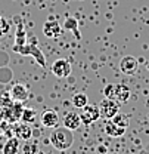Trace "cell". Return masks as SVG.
<instances>
[{
    "mask_svg": "<svg viewBox=\"0 0 149 154\" xmlns=\"http://www.w3.org/2000/svg\"><path fill=\"white\" fill-rule=\"evenodd\" d=\"M73 142H74L73 131H70L65 126L53 128L50 134V144L53 145V148H56L58 151H67L68 148H71Z\"/></svg>",
    "mask_w": 149,
    "mask_h": 154,
    "instance_id": "6da1fadb",
    "label": "cell"
},
{
    "mask_svg": "<svg viewBox=\"0 0 149 154\" xmlns=\"http://www.w3.org/2000/svg\"><path fill=\"white\" fill-rule=\"evenodd\" d=\"M99 110H100V117L103 119H112L114 116L120 113V102L112 99V98H105L100 101L99 104Z\"/></svg>",
    "mask_w": 149,
    "mask_h": 154,
    "instance_id": "7a4b0ae2",
    "label": "cell"
},
{
    "mask_svg": "<svg viewBox=\"0 0 149 154\" xmlns=\"http://www.w3.org/2000/svg\"><path fill=\"white\" fill-rule=\"evenodd\" d=\"M80 117H81V123H84V125H90V123L97 122V120L100 119V110H99V105L87 104L86 107L81 108Z\"/></svg>",
    "mask_w": 149,
    "mask_h": 154,
    "instance_id": "3957f363",
    "label": "cell"
},
{
    "mask_svg": "<svg viewBox=\"0 0 149 154\" xmlns=\"http://www.w3.org/2000/svg\"><path fill=\"white\" fill-rule=\"evenodd\" d=\"M73 68H71V62L65 58H59L52 64V73L59 79H65L71 74Z\"/></svg>",
    "mask_w": 149,
    "mask_h": 154,
    "instance_id": "277c9868",
    "label": "cell"
},
{
    "mask_svg": "<svg viewBox=\"0 0 149 154\" xmlns=\"http://www.w3.org/2000/svg\"><path fill=\"white\" fill-rule=\"evenodd\" d=\"M120 70H121V73H124L127 76H133L139 70V62H137V59L134 57L127 55V57H124L120 61Z\"/></svg>",
    "mask_w": 149,
    "mask_h": 154,
    "instance_id": "5b68a950",
    "label": "cell"
},
{
    "mask_svg": "<svg viewBox=\"0 0 149 154\" xmlns=\"http://www.w3.org/2000/svg\"><path fill=\"white\" fill-rule=\"evenodd\" d=\"M62 123L70 131H77L80 128V125H81V117H80V114L77 111H70V113H67L64 116Z\"/></svg>",
    "mask_w": 149,
    "mask_h": 154,
    "instance_id": "8992f818",
    "label": "cell"
},
{
    "mask_svg": "<svg viewBox=\"0 0 149 154\" xmlns=\"http://www.w3.org/2000/svg\"><path fill=\"white\" fill-rule=\"evenodd\" d=\"M40 120H41V125H43L44 128H58V125H59V122H61L58 113L53 111V110L44 111L43 114L40 116Z\"/></svg>",
    "mask_w": 149,
    "mask_h": 154,
    "instance_id": "52a82bcc",
    "label": "cell"
},
{
    "mask_svg": "<svg viewBox=\"0 0 149 154\" xmlns=\"http://www.w3.org/2000/svg\"><path fill=\"white\" fill-rule=\"evenodd\" d=\"M61 33H62V28H61V25L56 21H46L44 22V25H43V34L47 38L59 37Z\"/></svg>",
    "mask_w": 149,
    "mask_h": 154,
    "instance_id": "ba28073f",
    "label": "cell"
},
{
    "mask_svg": "<svg viewBox=\"0 0 149 154\" xmlns=\"http://www.w3.org/2000/svg\"><path fill=\"white\" fill-rule=\"evenodd\" d=\"M105 134L108 135V136H112V138H120V136H123V135L126 134V128H121V126H118L112 119H108L106 122H105Z\"/></svg>",
    "mask_w": 149,
    "mask_h": 154,
    "instance_id": "9c48e42d",
    "label": "cell"
},
{
    "mask_svg": "<svg viewBox=\"0 0 149 154\" xmlns=\"http://www.w3.org/2000/svg\"><path fill=\"white\" fill-rule=\"evenodd\" d=\"M10 96L16 101V102H24L28 99L30 96V92H28V88L25 85H21V83H16L12 91H10Z\"/></svg>",
    "mask_w": 149,
    "mask_h": 154,
    "instance_id": "30bf717a",
    "label": "cell"
},
{
    "mask_svg": "<svg viewBox=\"0 0 149 154\" xmlns=\"http://www.w3.org/2000/svg\"><path fill=\"white\" fill-rule=\"evenodd\" d=\"M130 88L126 85V83H118V85H115V96H114V99L115 101H118L120 104H123V102H127L129 99H130Z\"/></svg>",
    "mask_w": 149,
    "mask_h": 154,
    "instance_id": "8fae6325",
    "label": "cell"
},
{
    "mask_svg": "<svg viewBox=\"0 0 149 154\" xmlns=\"http://www.w3.org/2000/svg\"><path fill=\"white\" fill-rule=\"evenodd\" d=\"M15 134H16V138H18V139L28 141V139H31V136H33V129H31V126H28V123H22V125L16 126Z\"/></svg>",
    "mask_w": 149,
    "mask_h": 154,
    "instance_id": "7c38bea8",
    "label": "cell"
},
{
    "mask_svg": "<svg viewBox=\"0 0 149 154\" xmlns=\"http://www.w3.org/2000/svg\"><path fill=\"white\" fill-rule=\"evenodd\" d=\"M3 154H18L19 153V139L18 138H10L7 142L3 145Z\"/></svg>",
    "mask_w": 149,
    "mask_h": 154,
    "instance_id": "4fadbf2b",
    "label": "cell"
},
{
    "mask_svg": "<svg viewBox=\"0 0 149 154\" xmlns=\"http://www.w3.org/2000/svg\"><path fill=\"white\" fill-rule=\"evenodd\" d=\"M89 104V99H87V95L86 94H83V92H80V94H75L73 95V105H74L75 108H83V107H86Z\"/></svg>",
    "mask_w": 149,
    "mask_h": 154,
    "instance_id": "5bb4252c",
    "label": "cell"
},
{
    "mask_svg": "<svg viewBox=\"0 0 149 154\" xmlns=\"http://www.w3.org/2000/svg\"><path fill=\"white\" fill-rule=\"evenodd\" d=\"M22 154H38V144L36 141H25V144L22 145Z\"/></svg>",
    "mask_w": 149,
    "mask_h": 154,
    "instance_id": "9a60e30c",
    "label": "cell"
},
{
    "mask_svg": "<svg viewBox=\"0 0 149 154\" xmlns=\"http://www.w3.org/2000/svg\"><path fill=\"white\" fill-rule=\"evenodd\" d=\"M36 116H37V111H36L34 108H24L21 120H22L24 123H33V122L36 120Z\"/></svg>",
    "mask_w": 149,
    "mask_h": 154,
    "instance_id": "2e32d148",
    "label": "cell"
},
{
    "mask_svg": "<svg viewBox=\"0 0 149 154\" xmlns=\"http://www.w3.org/2000/svg\"><path fill=\"white\" fill-rule=\"evenodd\" d=\"M112 120L118 125V126H121V128H129V125H130V119H129V116L126 114H121V113H118L117 116H114L112 117Z\"/></svg>",
    "mask_w": 149,
    "mask_h": 154,
    "instance_id": "e0dca14e",
    "label": "cell"
},
{
    "mask_svg": "<svg viewBox=\"0 0 149 154\" xmlns=\"http://www.w3.org/2000/svg\"><path fill=\"white\" fill-rule=\"evenodd\" d=\"M103 95L106 96V98H112L114 99V96H115V85H106L105 88H103Z\"/></svg>",
    "mask_w": 149,
    "mask_h": 154,
    "instance_id": "ac0fdd59",
    "label": "cell"
},
{
    "mask_svg": "<svg viewBox=\"0 0 149 154\" xmlns=\"http://www.w3.org/2000/svg\"><path fill=\"white\" fill-rule=\"evenodd\" d=\"M7 31H9V22L3 18V17H0V37L4 36Z\"/></svg>",
    "mask_w": 149,
    "mask_h": 154,
    "instance_id": "d6986e66",
    "label": "cell"
}]
</instances>
